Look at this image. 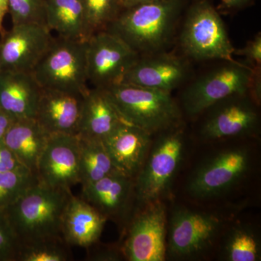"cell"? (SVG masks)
Here are the masks:
<instances>
[{
    "instance_id": "cell-1",
    "label": "cell",
    "mask_w": 261,
    "mask_h": 261,
    "mask_svg": "<svg viewBox=\"0 0 261 261\" xmlns=\"http://www.w3.org/2000/svg\"><path fill=\"white\" fill-rule=\"evenodd\" d=\"M190 0H154L123 8L108 29L139 56L173 49Z\"/></svg>"
},
{
    "instance_id": "cell-2",
    "label": "cell",
    "mask_w": 261,
    "mask_h": 261,
    "mask_svg": "<svg viewBox=\"0 0 261 261\" xmlns=\"http://www.w3.org/2000/svg\"><path fill=\"white\" fill-rule=\"evenodd\" d=\"M178 89L183 116L197 118L215 103L236 94L250 93L252 69L244 61L216 60L202 63Z\"/></svg>"
},
{
    "instance_id": "cell-3",
    "label": "cell",
    "mask_w": 261,
    "mask_h": 261,
    "mask_svg": "<svg viewBox=\"0 0 261 261\" xmlns=\"http://www.w3.org/2000/svg\"><path fill=\"white\" fill-rule=\"evenodd\" d=\"M71 195L70 190L51 188L38 181L5 209L20 245L63 239L62 218Z\"/></svg>"
},
{
    "instance_id": "cell-4",
    "label": "cell",
    "mask_w": 261,
    "mask_h": 261,
    "mask_svg": "<svg viewBox=\"0 0 261 261\" xmlns=\"http://www.w3.org/2000/svg\"><path fill=\"white\" fill-rule=\"evenodd\" d=\"M173 48L195 63L232 60L235 50L221 14L211 0H190Z\"/></svg>"
},
{
    "instance_id": "cell-5",
    "label": "cell",
    "mask_w": 261,
    "mask_h": 261,
    "mask_svg": "<svg viewBox=\"0 0 261 261\" xmlns=\"http://www.w3.org/2000/svg\"><path fill=\"white\" fill-rule=\"evenodd\" d=\"M103 89L123 121L149 135L184 123L183 113L173 94L123 83Z\"/></svg>"
},
{
    "instance_id": "cell-6",
    "label": "cell",
    "mask_w": 261,
    "mask_h": 261,
    "mask_svg": "<svg viewBox=\"0 0 261 261\" xmlns=\"http://www.w3.org/2000/svg\"><path fill=\"white\" fill-rule=\"evenodd\" d=\"M149 156L135 178V195L142 205L159 201L169 189L185 154L183 124L158 134Z\"/></svg>"
},
{
    "instance_id": "cell-7",
    "label": "cell",
    "mask_w": 261,
    "mask_h": 261,
    "mask_svg": "<svg viewBox=\"0 0 261 261\" xmlns=\"http://www.w3.org/2000/svg\"><path fill=\"white\" fill-rule=\"evenodd\" d=\"M86 42L55 37L32 72L42 88L82 94L88 92Z\"/></svg>"
},
{
    "instance_id": "cell-8",
    "label": "cell",
    "mask_w": 261,
    "mask_h": 261,
    "mask_svg": "<svg viewBox=\"0 0 261 261\" xmlns=\"http://www.w3.org/2000/svg\"><path fill=\"white\" fill-rule=\"evenodd\" d=\"M259 107L250 93L224 98L200 115L203 116L200 135L207 140L256 135L260 124Z\"/></svg>"
},
{
    "instance_id": "cell-9",
    "label": "cell",
    "mask_w": 261,
    "mask_h": 261,
    "mask_svg": "<svg viewBox=\"0 0 261 261\" xmlns=\"http://www.w3.org/2000/svg\"><path fill=\"white\" fill-rule=\"evenodd\" d=\"M195 65L174 48L139 56L123 75L121 83L173 94L191 78L195 70Z\"/></svg>"
},
{
    "instance_id": "cell-10",
    "label": "cell",
    "mask_w": 261,
    "mask_h": 261,
    "mask_svg": "<svg viewBox=\"0 0 261 261\" xmlns=\"http://www.w3.org/2000/svg\"><path fill=\"white\" fill-rule=\"evenodd\" d=\"M86 43L87 79L93 87L104 89L121 83L139 57L126 43L107 31L94 34Z\"/></svg>"
},
{
    "instance_id": "cell-11",
    "label": "cell",
    "mask_w": 261,
    "mask_h": 261,
    "mask_svg": "<svg viewBox=\"0 0 261 261\" xmlns=\"http://www.w3.org/2000/svg\"><path fill=\"white\" fill-rule=\"evenodd\" d=\"M250 165L247 149L234 147L222 151L202 163L187 185L192 196L207 198L224 193L246 175Z\"/></svg>"
},
{
    "instance_id": "cell-12",
    "label": "cell",
    "mask_w": 261,
    "mask_h": 261,
    "mask_svg": "<svg viewBox=\"0 0 261 261\" xmlns=\"http://www.w3.org/2000/svg\"><path fill=\"white\" fill-rule=\"evenodd\" d=\"M54 39L44 24L13 25L0 40V70L32 72Z\"/></svg>"
},
{
    "instance_id": "cell-13",
    "label": "cell",
    "mask_w": 261,
    "mask_h": 261,
    "mask_svg": "<svg viewBox=\"0 0 261 261\" xmlns=\"http://www.w3.org/2000/svg\"><path fill=\"white\" fill-rule=\"evenodd\" d=\"M166 238V206L155 201L132 220L122 253L130 261L164 260Z\"/></svg>"
},
{
    "instance_id": "cell-14",
    "label": "cell",
    "mask_w": 261,
    "mask_h": 261,
    "mask_svg": "<svg viewBox=\"0 0 261 261\" xmlns=\"http://www.w3.org/2000/svg\"><path fill=\"white\" fill-rule=\"evenodd\" d=\"M80 143L77 135L49 136L38 162L39 183L51 188L70 190L80 184Z\"/></svg>"
},
{
    "instance_id": "cell-15",
    "label": "cell",
    "mask_w": 261,
    "mask_h": 261,
    "mask_svg": "<svg viewBox=\"0 0 261 261\" xmlns=\"http://www.w3.org/2000/svg\"><path fill=\"white\" fill-rule=\"evenodd\" d=\"M221 225L214 215L177 209L170 221L168 252L176 257L198 255L212 245Z\"/></svg>"
},
{
    "instance_id": "cell-16",
    "label": "cell",
    "mask_w": 261,
    "mask_h": 261,
    "mask_svg": "<svg viewBox=\"0 0 261 261\" xmlns=\"http://www.w3.org/2000/svg\"><path fill=\"white\" fill-rule=\"evenodd\" d=\"M84 94L43 89L35 119L49 135H78Z\"/></svg>"
},
{
    "instance_id": "cell-17",
    "label": "cell",
    "mask_w": 261,
    "mask_h": 261,
    "mask_svg": "<svg viewBox=\"0 0 261 261\" xmlns=\"http://www.w3.org/2000/svg\"><path fill=\"white\" fill-rule=\"evenodd\" d=\"M152 137L142 128L121 121L102 140L117 170L135 178L152 145Z\"/></svg>"
},
{
    "instance_id": "cell-18",
    "label": "cell",
    "mask_w": 261,
    "mask_h": 261,
    "mask_svg": "<svg viewBox=\"0 0 261 261\" xmlns=\"http://www.w3.org/2000/svg\"><path fill=\"white\" fill-rule=\"evenodd\" d=\"M42 90L32 72L0 70V108L15 120L35 118Z\"/></svg>"
},
{
    "instance_id": "cell-19",
    "label": "cell",
    "mask_w": 261,
    "mask_h": 261,
    "mask_svg": "<svg viewBox=\"0 0 261 261\" xmlns=\"http://www.w3.org/2000/svg\"><path fill=\"white\" fill-rule=\"evenodd\" d=\"M106 221L89 202L72 195L62 218V237L70 246L88 248L99 241Z\"/></svg>"
},
{
    "instance_id": "cell-20",
    "label": "cell",
    "mask_w": 261,
    "mask_h": 261,
    "mask_svg": "<svg viewBox=\"0 0 261 261\" xmlns=\"http://www.w3.org/2000/svg\"><path fill=\"white\" fill-rule=\"evenodd\" d=\"M132 195H135V178L118 170L82 187V198L107 219L126 214Z\"/></svg>"
},
{
    "instance_id": "cell-21",
    "label": "cell",
    "mask_w": 261,
    "mask_h": 261,
    "mask_svg": "<svg viewBox=\"0 0 261 261\" xmlns=\"http://www.w3.org/2000/svg\"><path fill=\"white\" fill-rule=\"evenodd\" d=\"M123 121L106 91L93 87L84 94L77 136L80 138L103 140Z\"/></svg>"
},
{
    "instance_id": "cell-22",
    "label": "cell",
    "mask_w": 261,
    "mask_h": 261,
    "mask_svg": "<svg viewBox=\"0 0 261 261\" xmlns=\"http://www.w3.org/2000/svg\"><path fill=\"white\" fill-rule=\"evenodd\" d=\"M49 136L35 118L16 120L3 142L20 163L36 176L39 158Z\"/></svg>"
},
{
    "instance_id": "cell-23",
    "label": "cell",
    "mask_w": 261,
    "mask_h": 261,
    "mask_svg": "<svg viewBox=\"0 0 261 261\" xmlns=\"http://www.w3.org/2000/svg\"><path fill=\"white\" fill-rule=\"evenodd\" d=\"M45 24L58 37L87 41L82 0H45Z\"/></svg>"
},
{
    "instance_id": "cell-24",
    "label": "cell",
    "mask_w": 261,
    "mask_h": 261,
    "mask_svg": "<svg viewBox=\"0 0 261 261\" xmlns=\"http://www.w3.org/2000/svg\"><path fill=\"white\" fill-rule=\"evenodd\" d=\"M80 138V184L87 186L117 171L102 140Z\"/></svg>"
},
{
    "instance_id": "cell-25",
    "label": "cell",
    "mask_w": 261,
    "mask_h": 261,
    "mask_svg": "<svg viewBox=\"0 0 261 261\" xmlns=\"http://www.w3.org/2000/svg\"><path fill=\"white\" fill-rule=\"evenodd\" d=\"M223 253L224 258L228 261L260 260V239L248 226H235L228 233Z\"/></svg>"
},
{
    "instance_id": "cell-26",
    "label": "cell",
    "mask_w": 261,
    "mask_h": 261,
    "mask_svg": "<svg viewBox=\"0 0 261 261\" xmlns=\"http://www.w3.org/2000/svg\"><path fill=\"white\" fill-rule=\"evenodd\" d=\"M85 18L86 40L106 31L123 9L121 0H82Z\"/></svg>"
},
{
    "instance_id": "cell-27",
    "label": "cell",
    "mask_w": 261,
    "mask_h": 261,
    "mask_svg": "<svg viewBox=\"0 0 261 261\" xmlns=\"http://www.w3.org/2000/svg\"><path fill=\"white\" fill-rule=\"evenodd\" d=\"M38 182L27 168L0 173V210H5Z\"/></svg>"
},
{
    "instance_id": "cell-28",
    "label": "cell",
    "mask_w": 261,
    "mask_h": 261,
    "mask_svg": "<svg viewBox=\"0 0 261 261\" xmlns=\"http://www.w3.org/2000/svg\"><path fill=\"white\" fill-rule=\"evenodd\" d=\"M63 239L22 244L17 260L22 261H67L70 252Z\"/></svg>"
},
{
    "instance_id": "cell-29",
    "label": "cell",
    "mask_w": 261,
    "mask_h": 261,
    "mask_svg": "<svg viewBox=\"0 0 261 261\" xmlns=\"http://www.w3.org/2000/svg\"><path fill=\"white\" fill-rule=\"evenodd\" d=\"M13 25L45 24V0H8Z\"/></svg>"
},
{
    "instance_id": "cell-30",
    "label": "cell",
    "mask_w": 261,
    "mask_h": 261,
    "mask_svg": "<svg viewBox=\"0 0 261 261\" xmlns=\"http://www.w3.org/2000/svg\"><path fill=\"white\" fill-rule=\"evenodd\" d=\"M20 244L4 210H0V257L16 258Z\"/></svg>"
},
{
    "instance_id": "cell-31",
    "label": "cell",
    "mask_w": 261,
    "mask_h": 261,
    "mask_svg": "<svg viewBox=\"0 0 261 261\" xmlns=\"http://www.w3.org/2000/svg\"><path fill=\"white\" fill-rule=\"evenodd\" d=\"M233 56H242L251 68H261V33L258 32L241 49L235 48Z\"/></svg>"
},
{
    "instance_id": "cell-32",
    "label": "cell",
    "mask_w": 261,
    "mask_h": 261,
    "mask_svg": "<svg viewBox=\"0 0 261 261\" xmlns=\"http://www.w3.org/2000/svg\"><path fill=\"white\" fill-rule=\"evenodd\" d=\"M21 168H27L20 163L13 152L5 145L3 140L0 141V173Z\"/></svg>"
},
{
    "instance_id": "cell-33",
    "label": "cell",
    "mask_w": 261,
    "mask_h": 261,
    "mask_svg": "<svg viewBox=\"0 0 261 261\" xmlns=\"http://www.w3.org/2000/svg\"><path fill=\"white\" fill-rule=\"evenodd\" d=\"M256 0H220L217 7L221 14H235L254 5Z\"/></svg>"
},
{
    "instance_id": "cell-34",
    "label": "cell",
    "mask_w": 261,
    "mask_h": 261,
    "mask_svg": "<svg viewBox=\"0 0 261 261\" xmlns=\"http://www.w3.org/2000/svg\"><path fill=\"white\" fill-rule=\"evenodd\" d=\"M16 121L13 117L0 108V141H3L5 135L13 123Z\"/></svg>"
},
{
    "instance_id": "cell-35",
    "label": "cell",
    "mask_w": 261,
    "mask_h": 261,
    "mask_svg": "<svg viewBox=\"0 0 261 261\" xmlns=\"http://www.w3.org/2000/svg\"><path fill=\"white\" fill-rule=\"evenodd\" d=\"M90 258L94 260H118L120 255L118 252L114 250H105L96 251L92 253Z\"/></svg>"
},
{
    "instance_id": "cell-36",
    "label": "cell",
    "mask_w": 261,
    "mask_h": 261,
    "mask_svg": "<svg viewBox=\"0 0 261 261\" xmlns=\"http://www.w3.org/2000/svg\"><path fill=\"white\" fill-rule=\"evenodd\" d=\"M9 13V2L8 0H0V36L5 34V29L3 27V21L7 13Z\"/></svg>"
},
{
    "instance_id": "cell-37",
    "label": "cell",
    "mask_w": 261,
    "mask_h": 261,
    "mask_svg": "<svg viewBox=\"0 0 261 261\" xmlns=\"http://www.w3.org/2000/svg\"><path fill=\"white\" fill-rule=\"evenodd\" d=\"M154 1V0H121L123 8L132 5L140 4V3H147V2Z\"/></svg>"
}]
</instances>
